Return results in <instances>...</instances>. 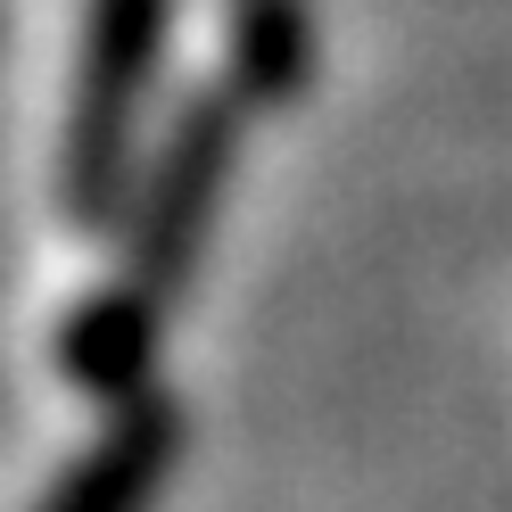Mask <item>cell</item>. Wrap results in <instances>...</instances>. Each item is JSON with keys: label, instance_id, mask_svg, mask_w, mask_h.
<instances>
[{"label": "cell", "instance_id": "obj_1", "mask_svg": "<svg viewBox=\"0 0 512 512\" xmlns=\"http://www.w3.org/2000/svg\"><path fill=\"white\" fill-rule=\"evenodd\" d=\"M166 34L174 0H83L75 67L50 133V207L83 240L116 223L141 174V149L157 133V83H166Z\"/></svg>", "mask_w": 512, "mask_h": 512}, {"label": "cell", "instance_id": "obj_3", "mask_svg": "<svg viewBox=\"0 0 512 512\" xmlns=\"http://www.w3.org/2000/svg\"><path fill=\"white\" fill-rule=\"evenodd\" d=\"M314 67V25L306 0H223L215 50H207V83L232 91L248 116H273Z\"/></svg>", "mask_w": 512, "mask_h": 512}, {"label": "cell", "instance_id": "obj_2", "mask_svg": "<svg viewBox=\"0 0 512 512\" xmlns=\"http://www.w3.org/2000/svg\"><path fill=\"white\" fill-rule=\"evenodd\" d=\"M174 463H182V405L166 389H141L91 413V430L50 463V479L17 512H149Z\"/></svg>", "mask_w": 512, "mask_h": 512}]
</instances>
